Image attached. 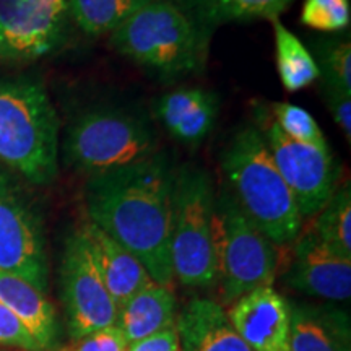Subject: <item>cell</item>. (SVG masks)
<instances>
[{
    "mask_svg": "<svg viewBox=\"0 0 351 351\" xmlns=\"http://www.w3.org/2000/svg\"><path fill=\"white\" fill-rule=\"evenodd\" d=\"M176 169L165 152L88 178V221L142 262L158 285L173 288L171 212Z\"/></svg>",
    "mask_w": 351,
    "mask_h": 351,
    "instance_id": "6da1fadb",
    "label": "cell"
},
{
    "mask_svg": "<svg viewBox=\"0 0 351 351\" xmlns=\"http://www.w3.org/2000/svg\"><path fill=\"white\" fill-rule=\"evenodd\" d=\"M221 169L245 217L275 245L293 244L302 217L258 127H244L232 137L223 152Z\"/></svg>",
    "mask_w": 351,
    "mask_h": 351,
    "instance_id": "7a4b0ae2",
    "label": "cell"
},
{
    "mask_svg": "<svg viewBox=\"0 0 351 351\" xmlns=\"http://www.w3.org/2000/svg\"><path fill=\"white\" fill-rule=\"evenodd\" d=\"M0 163L34 186L59 173V117L32 78L0 82Z\"/></svg>",
    "mask_w": 351,
    "mask_h": 351,
    "instance_id": "3957f363",
    "label": "cell"
},
{
    "mask_svg": "<svg viewBox=\"0 0 351 351\" xmlns=\"http://www.w3.org/2000/svg\"><path fill=\"white\" fill-rule=\"evenodd\" d=\"M208 39L182 8L152 0L114 29L109 44L135 64L174 77L202 69Z\"/></svg>",
    "mask_w": 351,
    "mask_h": 351,
    "instance_id": "277c9868",
    "label": "cell"
},
{
    "mask_svg": "<svg viewBox=\"0 0 351 351\" xmlns=\"http://www.w3.org/2000/svg\"><path fill=\"white\" fill-rule=\"evenodd\" d=\"M215 191L205 169L184 165L174 174L171 212V265L174 278L187 288L217 287Z\"/></svg>",
    "mask_w": 351,
    "mask_h": 351,
    "instance_id": "5b68a950",
    "label": "cell"
},
{
    "mask_svg": "<svg viewBox=\"0 0 351 351\" xmlns=\"http://www.w3.org/2000/svg\"><path fill=\"white\" fill-rule=\"evenodd\" d=\"M158 152L150 122L114 108H96L77 116L62 145L65 165L90 178L140 163Z\"/></svg>",
    "mask_w": 351,
    "mask_h": 351,
    "instance_id": "8992f818",
    "label": "cell"
},
{
    "mask_svg": "<svg viewBox=\"0 0 351 351\" xmlns=\"http://www.w3.org/2000/svg\"><path fill=\"white\" fill-rule=\"evenodd\" d=\"M213 236L219 304L228 307L252 289L274 287L278 245L245 217L230 189L215 200Z\"/></svg>",
    "mask_w": 351,
    "mask_h": 351,
    "instance_id": "52a82bcc",
    "label": "cell"
},
{
    "mask_svg": "<svg viewBox=\"0 0 351 351\" xmlns=\"http://www.w3.org/2000/svg\"><path fill=\"white\" fill-rule=\"evenodd\" d=\"M0 271L47 293L49 262L41 219L20 184L0 171Z\"/></svg>",
    "mask_w": 351,
    "mask_h": 351,
    "instance_id": "ba28073f",
    "label": "cell"
},
{
    "mask_svg": "<svg viewBox=\"0 0 351 351\" xmlns=\"http://www.w3.org/2000/svg\"><path fill=\"white\" fill-rule=\"evenodd\" d=\"M60 288L70 339H83L99 328L116 326L117 306L104 287L83 228L65 243Z\"/></svg>",
    "mask_w": 351,
    "mask_h": 351,
    "instance_id": "9c48e42d",
    "label": "cell"
},
{
    "mask_svg": "<svg viewBox=\"0 0 351 351\" xmlns=\"http://www.w3.org/2000/svg\"><path fill=\"white\" fill-rule=\"evenodd\" d=\"M261 130L302 219L315 217L339 187L341 168L330 148L296 142L287 137L275 121Z\"/></svg>",
    "mask_w": 351,
    "mask_h": 351,
    "instance_id": "30bf717a",
    "label": "cell"
},
{
    "mask_svg": "<svg viewBox=\"0 0 351 351\" xmlns=\"http://www.w3.org/2000/svg\"><path fill=\"white\" fill-rule=\"evenodd\" d=\"M69 0H0V59L33 60L64 36Z\"/></svg>",
    "mask_w": 351,
    "mask_h": 351,
    "instance_id": "8fae6325",
    "label": "cell"
},
{
    "mask_svg": "<svg viewBox=\"0 0 351 351\" xmlns=\"http://www.w3.org/2000/svg\"><path fill=\"white\" fill-rule=\"evenodd\" d=\"M285 282L304 295L328 301H348L351 296V258L330 251L309 228L293 241Z\"/></svg>",
    "mask_w": 351,
    "mask_h": 351,
    "instance_id": "7c38bea8",
    "label": "cell"
},
{
    "mask_svg": "<svg viewBox=\"0 0 351 351\" xmlns=\"http://www.w3.org/2000/svg\"><path fill=\"white\" fill-rule=\"evenodd\" d=\"M226 315L252 351H289V306L274 287L245 293Z\"/></svg>",
    "mask_w": 351,
    "mask_h": 351,
    "instance_id": "4fadbf2b",
    "label": "cell"
},
{
    "mask_svg": "<svg viewBox=\"0 0 351 351\" xmlns=\"http://www.w3.org/2000/svg\"><path fill=\"white\" fill-rule=\"evenodd\" d=\"M155 116L174 140L194 147L213 130L218 99L212 91L202 88L176 90L156 99Z\"/></svg>",
    "mask_w": 351,
    "mask_h": 351,
    "instance_id": "5bb4252c",
    "label": "cell"
},
{
    "mask_svg": "<svg viewBox=\"0 0 351 351\" xmlns=\"http://www.w3.org/2000/svg\"><path fill=\"white\" fill-rule=\"evenodd\" d=\"M181 351H252L236 333L226 307L213 300L197 298L176 317Z\"/></svg>",
    "mask_w": 351,
    "mask_h": 351,
    "instance_id": "9a60e30c",
    "label": "cell"
},
{
    "mask_svg": "<svg viewBox=\"0 0 351 351\" xmlns=\"http://www.w3.org/2000/svg\"><path fill=\"white\" fill-rule=\"evenodd\" d=\"M96 267H98L104 287L116 302L117 309L125 304L140 289L153 283L152 276L145 270L142 262L132 256L125 247L116 243L111 236L88 221L83 226Z\"/></svg>",
    "mask_w": 351,
    "mask_h": 351,
    "instance_id": "2e32d148",
    "label": "cell"
},
{
    "mask_svg": "<svg viewBox=\"0 0 351 351\" xmlns=\"http://www.w3.org/2000/svg\"><path fill=\"white\" fill-rule=\"evenodd\" d=\"M0 302L23 322L43 351L54 348L57 341L56 309L46 293L39 291L20 276L0 271Z\"/></svg>",
    "mask_w": 351,
    "mask_h": 351,
    "instance_id": "e0dca14e",
    "label": "cell"
},
{
    "mask_svg": "<svg viewBox=\"0 0 351 351\" xmlns=\"http://www.w3.org/2000/svg\"><path fill=\"white\" fill-rule=\"evenodd\" d=\"M176 317L178 314L173 288L153 282L117 309L116 326L130 345L165 328L174 327Z\"/></svg>",
    "mask_w": 351,
    "mask_h": 351,
    "instance_id": "ac0fdd59",
    "label": "cell"
},
{
    "mask_svg": "<svg viewBox=\"0 0 351 351\" xmlns=\"http://www.w3.org/2000/svg\"><path fill=\"white\" fill-rule=\"evenodd\" d=\"M182 8L210 36L215 28L230 21L254 19L275 20L293 0H169Z\"/></svg>",
    "mask_w": 351,
    "mask_h": 351,
    "instance_id": "d6986e66",
    "label": "cell"
},
{
    "mask_svg": "<svg viewBox=\"0 0 351 351\" xmlns=\"http://www.w3.org/2000/svg\"><path fill=\"white\" fill-rule=\"evenodd\" d=\"M343 315L320 317L317 311L289 306V351H350Z\"/></svg>",
    "mask_w": 351,
    "mask_h": 351,
    "instance_id": "ffe728a7",
    "label": "cell"
},
{
    "mask_svg": "<svg viewBox=\"0 0 351 351\" xmlns=\"http://www.w3.org/2000/svg\"><path fill=\"white\" fill-rule=\"evenodd\" d=\"M275 33V59L285 90L296 93L320 77L317 62L307 47L278 19L271 20Z\"/></svg>",
    "mask_w": 351,
    "mask_h": 351,
    "instance_id": "44dd1931",
    "label": "cell"
},
{
    "mask_svg": "<svg viewBox=\"0 0 351 351\" xmlns=\"http://www.w3.org/2000/svg\"><path fill=\"white\" fill-rule=\"evenodd\" d=\"M152 0H69V13L91 38L111 34L134 12Z\"/></svg>",
    "mask_w": 351,
    "mask_h": 351,
    "instance_id": "7402d4cb",
    "label": "cell"
},
{
    "mask_svg": "<svg viewBox=\"0 0 351 351\" xmlns=\"http://www.w3.org/2000/svg\"><path fill=\"white\" fill-rule=\"evenodd\" d=\"M311 231L322 244L341 257L351 258V189L350 182L335 189L330 200L315 215Z\"/></svg>",
    "mask_w": 351,
    "mask_h": 351,
    "instance_id": "603a6c76",
    "label": "cell"
},
{
    "mask_svg": "<svg viewBox=\"0 0 351 351\" xmlns=\"http://www.w3.org/2000/svg\"><path fill=\"white\" fill-rule=\"evenodd\" d=\"M315 52L322 85L351 93V44L348 39L320 43Z\"/></svg>",
    "mask_w": 351,
    "mask_h": 351,
    "instance_id": "cb8c5ba5",
    "label": "cell"
},
{
    "mask_svg": "<svg viewBox=\"0 0 351 351\" xmlns=\"http://www.w3.org/2000/svg\"><path fill=\"white\" fill-rule=\"evenodd\" d=\"M271 114H274L275 124L287 137L296 142L328 147L322 129L306 109L291 103H275Z\"/></svg>",
    "mask_w": 351,
    "mask_h": 351,
    "instance_id": "d4e9b609",
    "label": "cell"
},
{
    "mask_svg": "<svg viewBox=\"0 0 351 351\" xmlns=\"http://www.w3.org/2000/svg\"><path fill=\"white\" fill-rule=\"evenodd\" d=\"M300 20L317 32H343L351 20L350 0H304Z\"/></svg>",
    "mask_w": 351,
    "mask_h": 351,
    "instance_id": "484cf974",
    "label": "cell"
},
{
    "mask_svg": "<svg viewBox=\"0 0 351 351\" xmlns=\"http://www.w3.org/2000/svg\"><path fill=\"white\" fill-rule=\"evenodd\" d=\"M0 345L23 351H43L23 322L0 302Z\"/></svg>",
    "mask_w": 351,
    "mask_h": 351,
    "instance_id": "4316f807",
    "label": "cell"
},
{
    "mask_svg": "<svg viewBox=\"0 0 351 351\" xmlns=\"http://www.w3.org/2000/svg\"><path fill=\"white\" fill-rule=\"evenodd\" d=\"M65 351H129V343L119 327L111 326L88 333Z\"/></svg>",
    "mask_w": 351,
    "mask_h": 351,
    "instance_id": "83f0119b",
    "label": "cell"
},
{
    "mask_svg": "<svg viewBox=\"0 0 351 351\" xmlns=\"http://www.w3.org/2000/svg\"><path fill=\"white\" fill-rule=\"evenodd\" d=\"M324 98H326V104L330 111L333 121L343 132L345 138L351 140V93H345V91L337 90V88L322 85Z\"/></svg>",
    "mask_w": 351,
    "mask_h": 351,
    "instance_id": "f1b7e54d",
    "label": "cell"
},
{
    "mask_svg": "<svg viewBox=\"0 0 351 351\" xmlns=\"http://www.w3.org/2000/svg\"><path fill=\"white\" fill-rule=\"evenodd\" d=\"M129 351H181L179 333L174 327L153 333L147 339L129 345Z\"/></svg>",
    "mask_w": 351,
    "mask_h": 351,
    "instance_id": "f546056e",
    "label": "cell"
}]
</instances>
